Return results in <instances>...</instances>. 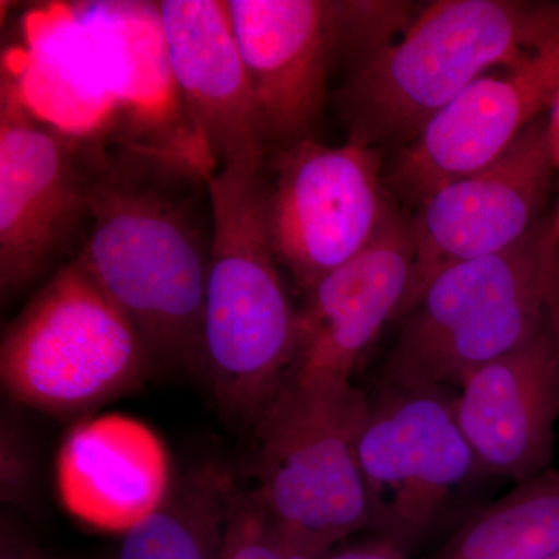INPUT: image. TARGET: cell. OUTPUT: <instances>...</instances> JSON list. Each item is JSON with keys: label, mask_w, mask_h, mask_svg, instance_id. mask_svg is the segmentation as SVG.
<instances>
[{"label": "cell", "mask_w": 559, "mask_h": 559, "mask_svg": "<svg viewBox=\"0 0 559 559\" xmlns=\"http://www.w3.org/2000/svg\"><path fill=\"white\" fill-rule=\"evenodd\" d=\"M198 157L90 135L76 260L131 319L151 358L201 371L213 210Z\"/></svg>", "instance_id": "obj_1"}, {"label": "cell", "mask_w": 559, "mask_h": 559, "mask_svg": "<svg viewBox=\"0 0 559 559\" xmlns=\"http://www.w3.org/2000/svg\"><path fill=\"white\" fill-rule=\"evenodd\" d=\"M559 36V2L437 0L399 38L349 69L336 92L349 142L400 150L492 69H511Z\"/></svg>", "instance_id": "obj_2"}, {"label": "cell", "mask_w": 559, "mask_h": 559, "mask_svg": "<svg viewBox=\"0 0 559 559\" xmlns=\"http://www.w3.org/2000/svg\"><path fill=\"white\" fill-rule=\"evenodd\" d=\"M213 210L201 371L231 421L255 425L296 360L299 308L264 223L263 170L209 171Z\"/></svg>", "instance_id": "obj_3"}, {"label": "cell", "mask_w": 559, "mask_h": 559, "mask_svg": "<svg viewBox=\"0 0 559 559\" xmlns=\"http://www.w3.org/2000/svg\"><path fill=\"white\" fill-rule=\"evenodd\" d=\"M555 246L551 216H544L511 248L441 271L403 319L381 384L459 389L480 367L538 337Z\"/></svg>", "instance_id": "obj_4"}, {"label": "cell", "mask_w": 559, "mask_h": 559, "mask_svg": "<svg viewBox=\"0 0 559 559\" xmlns=\"http://www.w3.org/2000/svg\"><path fill=\"white\" fill-rule=\"evenodd\" d=\"M370 399L352 380L290 373L257 419V492L282 527L336 549L369 530L358 441Z\"/></svg>", "instance_id": "obj_5"}, {"label": "cell", "mask_w": 559, "mask_h": 559, "mask_svg": "<svg viewBox=\"0 0 559 559\" xmlns=\"http://www.w3.org/2000/svg\"><path fill=\"white\" fill-rule=\"evenodd\" d=\"M151 359L131 319L73 259L3 331L0 380L14 403L66 417L138 388Z\"/></svg>", "instance_id": "obj_6"}, {"label": "cell", "mask_w": 559, "mask_h": 559, "mask_svg": "<svg viewBox=\"0 0 559 559\" xmlns=\"http://www.w3.org/2000/svg\"><path fill=\"white\" fill-rule=\"evenodd\" d=\"M384 153L314 138L274 151L264 223L280 266L304 293L364 252L399 205L385 189Z\"/></svg>", "instance_id": "obj_7"}, {"label": "cell", "mask_w": 559, "mask_h": 559, "mask_svg": "<svg viewBox=\"0 0 559 559\" xmlns=\"http://www.w3.org/2000/svg\"><path fill=\"white\" fill-rule=\"evenodd\" d=\"M369 530L411 554L481 473L447 389L381 384L360 430Z\"/></svg>", "instance_id": "obj_8"}, {"label": "cell", "mask_w": 559, "mask_h": 559, "mask_svg": "<svg viewBox=\"0 0 559 559\" xmlns=\"http://www.w3.org/2000/svg\"><path fill=\"white\" fill-rule=\"evenodd\" d=\"M90 135L62 130L25 100L20 81L0 83V293L28 288L86 215Z\"/></svg>", "instance_id": "obj_9"}, {"label": "cell", "mask_w": 559, "mask_h": 559, "mask_svg": "<svg viewBox=\"0 0 559 559\" xmlns=\"http://www.w3.org/2000/svg\"><path fill=\"white\" fill-rule=\"evenodd\" d=\"M555 171L544 116L499 159L441 187L414 210V263L399 320L414 310L441 271L522 240L544 218Z\"/></svg>", "instance_id": "obj_10"}, {"label": "cell", "mask_w": 559, "mask_h": 559, "mask_svg": "<svg viewBox=\"0 0 559 559\" xmlns=\"http://www.w3.org/2000/svg\"><path fill=\"white\" fill-rule=\"evenodd\" d=\"M558 90L559 36L516 68L474 81L396 150L382 173L390 198L417 210L441 187L488 167L546 116Z\"/></svg>", "instance_id": "obj_11"}, {"label": "cell", "mask_w": 559, "mask_h": 559, "mask_svg": "<svg viewBox=\"0 0 559 559\" xmlns=\"http://www.w3.org/2000/svg\"><path fill=\"white\" fill-rule=\"evenodd\" d=\"M173 86L213 171L264 168L255 97L226 0L157 2Z\"/></svg>", "instance_id": "obj_12"}, {"label": "cell", "mask_w": 559, "mask_h": 559, "mask_svg": "<svg viewBox=\"0 0 559 559\" xmlns=\"http://www.w3.org/2000/svg\"><path fill=\"white\" fill-rule=\"evenodd\" d=\"M270 153L312 138L336 57L337 2L226 0Z\"/></svg>", "instance_id": "obj_13"}, {"label": "cell", "mask_w": 559, "mask_h": 559, "mask_svg": "<svg viewBox=\"0 0 559 559\" xmlns=\"http://www.w3.org/2000/svg\"><path fill=\"white\" fill-rule=\"evenodd\" d=\"M412 263L411 216L399 207L369 248L304 293L290 373L352 380L385 325L399 320Z\"/></svg>", "instance_id": "obj_14"}, {"label": "cell", "mask_w": 559, "mask_h": 559, "mask_svg": "<svg viewBox=\"0 0 559 559\" xmlns=\"http://www.w3.org/2000/svg\"><path fill=\"white\" fill-rule=\"evenodd\" d=\"M455 418L481 473L522 484L550 469L559 366L549 330L466 377Z\"/></svg>", "instance_id": "obj_15"}, {"label": "cell", "mask_w": 559, "mask_h": 559, "mask_svg": "<svg viewBox=\"0 0 559 559\" xmlns=\"http://www.w3.org/2000/svg\"><path fill=\"white\" fill-rule=\"evenodd\" d=\"M173 487L159 437L119 414L76 423L57 459L61 502L92 528L127 533L164 502Z\"/></svg>", "instance_id": "obj_16"}, {"label": "cell", "mask_w": 559, "mask_h": 559, "mask_svg": "<svg viewBox=\"0 0 559 559\" xmlns=\"http://www.w3.org/2000/svg\"><path fill=\"white\" fill-rule=\"evenodd\" d=\"M238 492L218 463L189 471L153 513L123 533L117 559H221Z\"/></svg>", "instance_id": "obj_17"}, {"label": "cell", "mask_w": 559, "mask_h": 559, "mask_svg": "<svg viewBox=\"0 0 559 559\" xmlns=\"http://www.w3.org/2000/svg\"><path fill=\"white\" fill-rule=\"evenodd\" d=\"M559 555V469L544 471L463 522L433 559H549Z\"/></svg>", "instance_id": "obj_18"}, {"label": "cell", "mask_w": 559, "mask_h": 559, "mask_svg": "<svg viewBox=\"0 0 559 559\" xmlns=\"http://www.w3.org/2000/svg\"><path fill=\"white\" fill-rule=\"evenodd\" d=\"M333 550L282 527L253 488L238 492L221 559H325Z\"/></svg>", "instance_id": "obj_19"}, {"label": "cell", "mask_w": 559, "mask_h": 559, "mask_svg": "<svg viewBox=\"0 0 559 559\" xmlns=\"http://www.w3.org/2000/svg\"><path fill=\"white\" fill-rule=\"evenodd\" d=\"M0 444V492L5 503H20L31 495L32 460L20 426L2 419Z\"/></svg>", "instance_id": "obj_20"}, {"label": "cell", "mask_w": 559, "mask_h": 559, "mask_svg": "<svg viewBox=\"0 0 559 559\" xmlns=\"http://www.w3.org/2000/svg\"><path fill=\"white\" fill-rule=\"evenodd\" d=\"M325 559H409L396 544L373 535L371 538L334 549Z\"/></svg>", "instance_id": "obj_21"}, {"label": "cell", "mask_w": 559, "mask_h": 559, "mask_svg": "<svg viewBox=\"0 0 559 559\" xmlns=\"http://www.w3.org/2000/svg\"><path fill=\"white\" fill-rule=\"evenodd\" d=\"M546 323L559 366V241L555 246L547 282Z\"/></svg>", "instance_id": "obj_22"}, {"label": "cell", "mask_w": 559, "mask_h": 559, "mask_svg": "<svg viewBox=\"0 0 559 559\" xmlns=\"http://www.w3.org/2000/svg\"><path fill=\"white\" fill-rule=\"evenodd\" d=\"M0 559H51L39 550L38 547L32 546V544L24 543V540L13 538V536L7 535L3 532L2 535V555Z\"/></svg>", "instance_id": "obj_23"}, {"label": "cell", "mask_w": 559, "mask_h": 559, "mask_svg": "<svg viewBox=\"0 0 559 559\" xmlns=\"http://www.w3.org/2000/svg\"><path fill=\"white\" fill-rule=\"evenodd\" d=\"M547 138H549V146L551 159L555 167L559 170V90L551 102L549 110L546 114Z\"/></svg>", "instance_id": "obj_24"}, {"label": "cell", "mask_w": 559, "mask_h": 559, "mask_svg": "<svg viewBox=\"0 0 559 559\" xmlns=\"http://www.w3.org/2000/svg\"><path fill=\"white\" fill-rule=\"evenodd\" d=\"M551 224H554L555 240L559 241V204L557 212H555V215L551 216Z\"/></svg>", "instance_id": "obj_25"}, {"label": "cell", "mask_w": 559, "mask_h": 559, "mask_svg": "<svg viewBox=\"0 0 559 559\" xmlns=\"http://www.w3.org/2000/svg\"><path fill=\"white\" fill-rule=\"evenodd\" d=\"M549 559H559V555H557V557H551Z\"/></svg>", "instance_id": "obj_26"}]
</instances>
